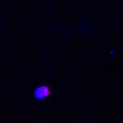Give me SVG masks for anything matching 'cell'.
<instances>
[{"instance_id":"obj_1","label":"cell","mask_w":123,"mask_h":123,"mask_svg":"<svg viewBox=\"0 0 123 123\" xmlns=\"http://www.w3.org/2000/svg\"><path fill=\"white\" fill-rule=\"evenodd\" d=\"M50 93H51V91L49 88L47 86H40L34 92V96L38 99H43L48 97L50 94Z\"/></svg>"}]
</instances>
